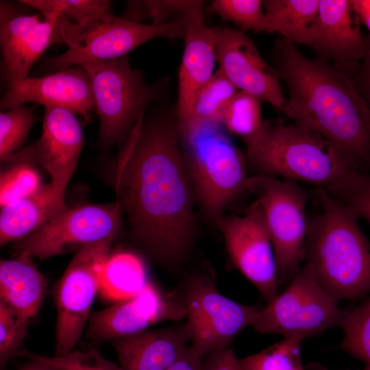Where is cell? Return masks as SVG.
<instances>
[{"label": "cell", "instance_id": "7a4b0ae2", "mask_svg": "<svg viewBox=\"0 0 370 370\" xmlns=\"http://www.w3.org/2000/svg\"><path fill=\"white\" fill-rule=\"evenodd\" d=\"M271 55L288 89L282 112L328 140L354 169L369 171L370 110L351 77L328 62L306 58L282 37Z\"/></svg>", "mask_w": 370, "mask_h": 370}, {"label": "cell", "instance_id": "d4e9b609", "mask_svg": "<svg viewBox=\"0 0 370 370\" xmlns=\"http://www.w3.org/2000/svg\"><path fill=\"white\" fill-rule=\"evenodd\" d=\"M143 260L130 252L109 256L100 280L99 293L116 302L132 298L148 284Z\"/></svg>", "mask_w": 370, "mask_h": 370}, {"label": "cell", "instance_id": "e575fe53", "mask_svg": "<svg viewBox=\"0 0 370 370\" xmlns=\"http://www.w3.org/2000/svg\"><path fill=\"white\" fill-rule=\"evenodd\" d=\"M29 319L0 301V365L3 369L21 351Z\"/></svg>", "mask_w": 370, "mask_h": 370}, {"label": "cell", "instance_id": "f546056e", "mask_svg": "<svg viewBox=\"0 0 370 370\" xmlns=\"http://www.w3.org/2000/svg\"><path fill=\"white\" fill-rule=\"evenodd\" d=\"M299 336L283 340L262 351L239 359L241 370H304L300 356Z\"/></svg>", "mask_w": 370, "mask_h": 370}, {"label": "cell", "instance_id": "9a60e30c", "mask_svg": "<svg viewBox=\"0 0 370 370\" xmlns=\"http://www.w3.org/2000/svg\"><path fill=\"white\" fill-rule=\"evenodd\" d=\"M219 70L239 91L282 111L285 98L275 68L260 56L253 41L241 30L214 28Z\"/></svg>", "mask_w": 370, "mask_h": 370}, {"label": "cell", "instance_id": "f1b7e54d", "mask_svg": "<svg viewBox=\"0 0 370 370\" xmlns=\"http://www.w3.org/2000/svg\"><path fill=\"white\" fill-rule=\"evenodd\" d=\"M341 327L343 337L338 348L370 368V295L346 312Z\"/></svg>", "mask_w": 370, "mask_h": 370}, {"label": "cell", "instance_id": "1f68e13d", "mask_svg": "<svg viewBox=\"0 0 370 370\" xmlns=\"http://www.w3.org/2000/svg\"><path fill=\"white\" fill-rule=\"evenodd\" d=\"M210 10L224 21H231L247 30L273 33L267 21L262 1L260 0H214Z\"/></svg>", "mask_w": 370, "mask_h": 370}, {"label": "cell", "instance_id": "7bdbcfd3", "mask_svg": "<svg viewBox=\"0 0 370 370\" xmlns=\"http://www.w3.org/2000/svg\"><path fill=\"white\" fill-rule=\"evenodd\" d=\"M362 370H370V368L365 367V369H362Z\"/></svg>", "mask_w": 370, "mask_h": 370}, {"label": "cell", "instance_id": "f35d334b", "mask_svg": "<svg viewBox=\"0 0 370 370\" xmlns=\"http://www.w3.org/2000/svg\"><path fill=\"white\" fill-rule=\"evenodd\" d=\"M203 370H241L239 359L231 349H223L202 358Z\"/></svg>", "mask_w": 370, "mask_h": 370}, {"label": "cell", "instance_id": "83f0119b", "mask_svg": "<svg viewBox=\"0 0 370 370\" xmlns=\"http://www.w3.org/2000/svg\"><path fill=\"white\" fill-rule=\"evenodd\" d=\"M358 219L370 224V173L354 170L335 183L323 188Z\"/></svg>", "mask_w": 370, "mask_h": 370}, {"label": "cell", "instance_id": "5b68a950", "mask_svg": "<svg viewBox=\"0 0 370 370\" xmlns=\"http://www.w3.org/2000/svg\"><path fill=\"white\" fill-rule=\"evenodd\" d=\"M245 158L254 175H278L321 188L356 170L321 135L296 125L267 127L262 140L247 149Z\"/></svg>", "mask_w": 370, "mask_h": 370}, {"label": "cell", "instance_id": "44dd1931", "mask_svg": "<svg viewBox=\"0 0 370 370\" xmlns=\"http://www.w3.org/2000/svg\"><path fill=\"white\" fill-rule=\"evenodd\" d=\"M110 342L123 370H166L190 344L185 324L147 329Z\"/></svg>", "mask_w": 370, "mask_h": 370}, {"label": "cell", "instance_id": "9c48e42d", "mask_svg": "<svg viewBox=\"0 0 370 370\" xmlns=\"http://www.w3.org/2000/svg\"><path fill=\"white\" fill-rule=\"evenodd\" d=\"M346 312L323 289L305 264L287 288L260 309L251 326L260 334L305 339L341 327Z\"/></svg>", "mask_w": 370, "mask_h": 370}, {"label": "cell", "instance_id": "836d02e7", "mask_svg": "<svg viewBox=\"0 0 370 370\" xmlns=\"http://www.w3.org/2000/svg\"><path fill=\"white\" fill-rule=\"evenodd\" d=\"M33 110L24 104L0 114L1 160L14 153L26 140L34 122Z\"/></svg>", "mask_w": 370, "mask_h": 370}, {"label": "cell", "instance_id": "74e56055", "mask_svg": "<svg viewBox=\"0 0 370 370\" xmlns=\"http://www.w3.org/2000/svg\"><path fill=\"white\" fill-rule=\"evenodd\" d=\"M367 52L351 77L356 89L370 110V36H365Z\"/></svg>", "mask_w": 370, "mask_h": 370}, {"label": "cell", "instance_id": "60d3db41", "mask_svg": "<svg viewBox=\"0 0 370 370\" xmlns=\"http://www.w3.org/2000/svg\"><path fill=\"white\" fill-rule=\"evenodd\" d=\"M352 3L360 23L370 33V0H352Z\"/></svg>", "mask_w": 370, "mask_h": 370}, {"label": "cell", "instance_id": "277c9868", "mask_svg": "<svg viewBox=\"0 0 370 370\" xmlns=\"http://www.w3.org/2000/svg\"><path fill=\"white\" fill-rule=\"evenodd\" d=\"M184 164L201 210L218 227L225 210L248 192L245 154L219 123L180 125Z\"/></svg>", "mask_w": 370, "mask_h": 370}, {"label": "cell", "instance_id": "ffe728a7", "mask_svg": "<svg viewBox=\"0 0 370 370\" xmlns=\"http://www.w3.org/2000/svg\"><path fill=\"white\" fill-rule=\"evenodd\" d=\"M203 6L182 15L184 49L178 75L177 114L184 121L190 110L199 90L213 76L217 61L213 29L206 26Z\"/></svg>", "mask_w": 370, "mask_h": 370}, {"label": "cell", "instance_id": "603a6c76", "mask_svg": "<svg viewBox=\"0 0 370 370\" xmlns=\"http://www.w3.org/2000/svg\"><path fill=\"white\" fill-rule=\"evenodd\" d=\"M47 282L26 255H18L0 263V301L28 317L38 312L46 291Z\"/></svg>", "mask_w": 370, "mask_h": 370}, {"label": "cell", "instance_id": "ba28073f", "mask_svg": "<svg viewBox=\"0 0 370 370\" xmlns=\"http://www.w3.org/2000/svg\"><path fill=\"white\" fill-rule=\"evenodd\" d=\"M248 192L260 204L269 230L278 282H290L301 270L308 219V193L297 182L273 176L253 175Z\"/></svg>", "mask_w": 370, "mask_h": 370}, {"label": "cell", "instance_id": "30bf717a", "mask_svg": "<svg viewBox=\"0 0 370 370\" xmlns=\"http://www.w3.org/2000/svg\"><path fill=\"white\" fill-rule=\"evenodd\" d=\"M114 237L77 251L58 283L56 356L73 350L81 338Z\"/></svg>", "mask_w": 370, "mask_h": 370}, {"label": "cell", "instance_id": "2e32d148", "mask_svg": "<svg viewBox=\"0 0 370 370\" xmlns=\"http://www.w3.org/2000/svg\"><path fill=\"white\" fill-rule=\"evenodd\" d=\"M186 317L185 303L162 294L151 282L134 297L116 302L88 319L86 338L95 344L147 330L155 323Z\"/></svg>", "mask_w": 370, "mask_h": 370}, {"label": "cell", "instance_id": "cb8c5ba5", "mask_svg": "<svg viewBox=\"0 0 370 370\" xmlns=\"http://www.w3.org/2000/svg\"><path fill=\"white\" fill-rule=\"evenodd\" d=\"M262 5L273 32L312 47L319 0H265Z\"/></svg>", "mask_w": 370, "mask_h": 370}, {"label": "cell", "instance_id": "3957f363", "mask_svg": "<svg viewBox=\"0 0 370 370\" xmlns=\"http://www.w3.org/2000/svg\"><path fill=\"white\" fill-rule=\"evenodd\" d=\"M320 211L308 219L303 260L335 301L370 293V241L358 219L315 187Z\"/></svg>", "mask_w": 370, "mask_h": 370}, {"label": "cell", "instance_id": "8d00e7d4", "mask_svg": "<svg viewBox=\"0 0 370 370\" xmlns=\"http://www.w3.org/2000/svg\"><path fill=\"white\" fill-rule=\"evenodd\" d=\"M140 14L145 13L154 25L168 23L167 18L175 13L182 16L204 5L203 1H138Z\"/></svg>", "mask_w": 370, "mask_h": 370}, {"label": "cell", "instance_id": "b9f144b4", "mask_svg": "<svg viewBox=\"0 0 370 370\" xmlns=\"http://www.w3.org/2000/svg\"><path fill=\"white\" fill-rule=\"evenodd\" d=\"M18 370H56L50 365L37 359H31L18 367Z\"/></svg>", "mask_w": 370, "mask_h": 370}, {"label": "cell", "instance_id": "4dcf8cb0", "mask_svg": "<svg viewBox=\"0 0 370 370\" xmlns=\"http://www.w3.org/2000/svg\"><path fill=\"white\" fill-rule=\"evenodd\" d=\"M1 162L8 168L1 173V208L34 193L42 185L32 164L7 159Z\"/></svg>", "mask_w": 370, "mask_h": 370}, {"label": "cell", "instance_id": "8992f818", "mask_svg": "<svg viewBox=\"0 0 370 370\" xmlns=\"http://www.w3.org/2000/svg\"><path fill=\"white\" fill-rule=\"evenodd\" d=\"M60 42L68 50L51 58L48 65L58 71L94 60L119 58L155 38H184L182 20L163 25L144 24L114 16L112 13L82 24L63 14L56 16Z\"/></svg>", "mask_w": 370, "mask_h": 370}, {"label": "cell", "instance_id": "ac0fdd59", "mask_svg": "<svg viewBox=\"0 0 370 370\" xmlns=\"http://www.w3.org/2000/svg\"><path fill=\"white\" fill-rule=\"evenodd\" d=\"M26 102L65 108L86 119L95 108L90 79L81 65L41 77H27L8 83L0 106L5 110Z\"/></svg>", "mask_w": 370, "mask_h": 370}, {"label": "cell", "instance_id": "8fae6325", "mask_svg": "<svg viewBox=\"0 0 370 370\" xmlns=\"http://www.w3.org/2000/svg\"><path fill=\"white\" fill-rule=\"evenodd\" d=\"M117 201L67 207L31 234L16 241V254L42 260L115 236L122 225Z\"/></svg>", "mask_w": 370, "mask_h": 370}, {"label": "cell", "instance_id": "52a82bcc", "mask_svg": "<svg viewBox=\"0 0 370 370\" xmlns=\"http://www.w3.org/2000/svg\"><path fill=\"white\" fill-rule=\"evenodd\" d=\"M81 66L90 79L100 120V140L103 145H111L130 134L160 90L147 84L141 71L132 69L125 56Z\"/></svg>", "mask_w": 370, "mask_h": 370}, {"label": "cell", "instance_id": "7c38bea8", "mask_svg": "<svg viewBox=\"0 0 370 370\" xmlns=\"http://www.w3.org/2000/svg\"><path fill=\"white\" fill-rule=\"evenodd\" d=\"M185 323L190 345L203 358L228 348L233 339L251 323L260 310L221 294L207 276H197L186 287Z\"/></svg>", "mask_w": 370, "mask_h": 370}, {"label": "cell", "instance_id": "5bb4252c", "mask_svg": "<svg viewBox=\"0 0 370 370\" xmlns=\"http://www.w3.org/2000/svg\"><path fill=\"white\" fill-rule=\"evenodd\" d=\"M83 145L82 127L74 113L65 108L47 106L38 140L5 158L40 164L50 175L54 192L64 197Z\"/></svg>", "mask_w": 370, "mask_h": 370}, {"label": "cell", "instance_id": "4316f807", "mask_svg": "<svg viewBox=\"0 0 370 370\" xmlns=\"http://www.w3.org/2000/svg\"><path fill=\"white\" fill-rule=\"evenodd\" d=\"M221 125L231 134L241 138L247 149L258 145L267 132L262 119L260 101L242 91H238L228 105Z\"/></svg>", "mask_w": 370, "mask_h": 370}, {"label": "cell", "instance_id": "4fadbf2b", "mask_svg": "<svg viewBox=\"0 0 370 370\" xmlns=\"http://www.w3.org/2000/svg\"><path fill=\"white\" fill-rule=\"evenodd\" d=\"M217 228L236 268L267 303L278 295V279L271 238L264 210L256 199L243 216L224 215Z\"/></svg>", "mask_w": 370, "mask_h": 370}, {"label": "cell", "instance_id": "d590c367", "mask_svg": "<svg viewBox=\"0 0 370 370\" xmlns=\"http://www.w3.org/2000/svg\"><path fill=\"white\" fill-rule=\"evenodd\" d=\"M17 356L43 361L56 370H123L120 365L103 358L96 349L87 352L71 350L60 356H46L21 351Z\"/></svg>", "mask_w": 370, "mask_h": 370}, {"label": "cell", "instance_id": "7402d4cb", "mask_svg": "<svg viewBox=\"0 0 370 370\" xmlns=\"http://www.w3.org/2000/svg\"><path fill=\"white\" fill-rule=\"evenodd\" d=\"M68 206L64 197L51 184H42L34 193L1 208L0 243L17 241L36 232Z\"/></svg>", "mask_w": 370, "mask_h": 370}, {"label": "cell", "instance_id": "d6a6232c", "mask_svg": "<svg viewBox=\"0 0 370 370\" xmlns=\"http://www.w3.org/2000/svg\"><path fill=\"white\" fill-rule=\"evenodd\" d=\"M21 2L36 8L44 16L63 14L77 24L111 14L112 8V1L106 0H25Z\"/></svg>", "mask_w": 370, "mask_h": 370}, {"label": "cell", "instance_id": "6da1fadb", "mask_svg": "<svg viewBox=\"0 0 370 370\" xmlns=\"http://www.w3.org/2000/svg\"><path fill=\"white\" fill-rule=\"evenodd\" d=\"M179 122L143 116L127 136L115 165L116 200L135 240L156 260L175 267L196 232L195 193L182 149Z\"/></svg>", "mask_w": 370, "mask_h": 370}, {"label": "cell", "instance_id": "e0dca14e", "mask_svg": "<svg viewBox=\"0 0 370 370\" xmlns=\"http://www.w3.org/2000/svg\"><path fill=\"white\" fill-rule=\"evenodd\" d=\"M360 25L352 0H319L311 47L317 58L352 77L367 52Z\"/></svg>", "mask_w": 370, "mask_h": 370}, {"label": "cell", "instance_id": "484cf974", "mask_svg": "<svg viewBox=\"0 0 370 370\" xmlns=\"http://www.w3.org/2000/svg\"><path fill=\"white\" fill-rule=\"evenodd\" d=\"M238 92L231 82L217 70L196 94L186 119L180 125L219 123L228 105Z\"/></svg>", "mask_w": 370, "mask_h": 370}, {"label": "cell", "instance_id": "ab89813d", "mask_svg": "<svg viewBox=\"0 0 370 370\" xmlns=\"http://www.w3.org/2000/svg\"><path fill=\"white\" fill-rule=\"evenodd\" d=\"M166 370H203L202 358L190 344L182 356Z\"/></svg>", "mask_w": 370, "mask_h": 370}, {"label": "cell", "instance_id": "d6986e66", "mask_svg": "<svg viewBox=\"0 0 370 370\" xmlns=\"http://www.w3.org/2000/svg\"><path fill=\"white\" fill-rule=\"evenodd\" d=\"M0 42L8 83L26 78L45 50L60 42L56 19L18 14L1 2Z\"/></svg>", "mask_w": 370, "mask_h": 370}]
</instances>
